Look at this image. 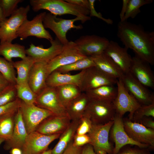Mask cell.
Here are the masks:
<instances>
[{
	"label": "cell",
	"mask_w": 154,
	"mask_h": 154,
	"mask_svg": "<svg viewBox=\"0 0 154 154\" xmlns=\"http://www.w3.org/2000/svg\"><path fill=\"white\" fill-rule=\"evenodd\" d=\"M117 35L124 47L132 50L135 55L154 65V31H146L141 25L125 21L118 23Z\"/></svg>",
	"instance_id": "1"
},
{
	"label": "cell",
	"mask_w": 154,
	"mask_h": 154,
	"mask_svg": "<svg viewBox=\"0 0 154 154\" xmlns=\"http://www.w3.org/2000/svg\"><path fill=\"white\" fill-rule=\"evenodd\" d=\"M30 4L33 10L37 12L41 9L48 11L56 16L65 14L75 15L81 19L84 23L91 18L90 10L62 0H30Z\"/></svg>",
	"instance_id": "2"
},
{
	"label": "cell",
	"mask_w": 154,
	"mask_h": 154,
	"mask_svg": "<svg viewBox=\"0 0 154 154\" xmlns=\"http://www.w3.org/2000/svg\"><path fill=\"white\" fill-rule=\"evenodd\" d=\"M113 120L104 124H92L87 134L96 154H113L114 146L110 141L109 133Z\"/></svg>",
	"instance_id": "3"
},
{
	"label": "cell",
	"mask_w": 154,
	"mask_h": 154,
	"mask_svg": "<svg viewBox=\"0 0 154 154\" xmlns=\"http://www.w3.org/2000/svg\"><path fill=\"white\" fill-rule=\"evenodd\" d=\"M30 10V6L18 8L0 27V43L12 42L17 37V33L26 19Z\"/></svg>",
	"instance_id": "4"
},
{
	"label": "cell",
	"mask_w": 154,
	"mask_h": 154,
	"mask_svg": "<svg viewBox=\"0 0 154 154\" xmlns=\"http://www.w3.org/2000/svg\"><path fill=\"white\" fill-rule=\"evenodd\" d=\"M77 21H81V19L77 17L72 19H65L58 17L57 16L50 13H46L43 22L45 28L51 30L59 41L64 45L69 41L66 37L69 30L72 29L78 30L83 28L81 25H76L74 24V22Z\"/></svg>",
	"instance_id": "5"
},
{
	"label": "cell",
	"mask_w": 154,
	"mask_h": 154,
	"mask_svg": "<svg viewBox=\"0 0 154 154\" xmlns=\"http://www.w3.org/2000/svg\"><path fill=\"white\" fill-rule=\"evenodd\" d=\"M116 85L117 95L112 102L116 114L123 117L125 113L128 112V118L131 121L134 112L141 105L127 90L121 79H117Z\"/></svg>",
	"instance_id": "6"
},
{
	"label": "cell",
	"mask_w": 154,
	"mask_h": 154,
	"mask_svg": "<svg viewBox=\"0 0 154 154\" xmlns=\"http://www.w3.org/2000/svg\"><path fill=\"white\" fill-rule=\"evenodd\" d=\"M85 113L93 124L101 125L113 121L116 112L112 102L91 99Z\"/></svg>",
	"instance_id": "7"
},
{
	"label": "cell",
	"mask_w": 154,
	"mask_h": 154,
	"mask_svg": "<svg viewBox=\"0 0 154 154\" xmlns=\"http://www.w3.org/2000/svg\"><path fill=\"white\" fill-rule=\"evenodd\" d=\"M19 108L28 134L35 131L45 119L54 115L48 110L34 104H26L21 100Z\"/></svg>",
	"instance_id": "8"
},
{
	"label": "cell",
	"mask_w": 154,
	"mask_h": 154,
	"mask_svg": "<svg viewBox=\"0 0 154 154\" xmlns=\"http://www.w3.org/2000/svg\"><path fill=\"white\" fill-rule=\"evenodd\" d=\"M46 13L41 12L31 20L27 19L24 21L17 31V37L23 40L29 36H34L38 38L46 39L49 41L53 40V37L46 29L43 24V19Z\"/></svg>",
	"instance_id": "9"
},
{
	"label": "cell",
	"mask_w": 154,
	"mask_h": 154,
	"mask_svg": "<svg viewBox=\"0 0 154 154\" xmlns=\"http://www.w3.org/2000/svg\"><path fill=\"white\" fill-rule=\"evenodd\" d=\"M113 120L109 133V139L114 143L113 154H117L121 148L127 145H136L151 151L148 145L137 142L129 137L124 128L123 117L115 114Z\"/></svg>",
	"instance_id": "10"
},
{
	"label": "cell",
	"mask_w": 154,
	"mask_h": 154,
	"mask_svg": "<svg viewBox=\"0 0 154 154\" xmlns=\"http://www.w3.org/2000/svg\"><path fill=\"white\" fill-rule=\"evenodd\" d=\"M117 80L94 66L85 70L79 88L82 92H85L104 85H114Z\"/></svg>",
	"instance_id": "11"
},
{
	"label": "cell",
	"mask_w": 154,
	"mask_h": 154,
	"mask_svg": "<svg viewBox=\"0 0 154 154\" xmlns=\"http://www.w3.org/2000/svg\"><path fill=\"white\" fill-rule=\"evenodd\" d=\"M35 104L50 111L54 115L68 116L59 100L56 87L46 86L37 95Z\"/></svg>",
	"instance_id": "12"
},
{
	"label": "cell",
	"mask_w": 154,
	"mask_h": 154,
	"mask_svg": "<svg viewBox=\"0 0 154 154\" xmlns=\"http://www.w3.org/2000/svg\"><path fill=\"white\" fill-rule=\"evenodd\" d=\"M61 134L47 135L36 131L28 134L22 148V154H39L47 150L49 145Z\"/></svg>",
	"instance_id": "13"
},
{
	"label": "cell",
	"mask_w": 154,
	"mask_h": 154,
	"mask_svg": "<svg viewBox=\"0 0 154 154\" xmlns=\"http://www.w3.org/2000/svg\"><path fill=\"white\" fill-rule=\"evenodd\" d=\"M124 87L141 105L154 103V95L148 88L138 82L129 72L121 79Z\"/></svg>",
	"instance_id": "14"
},
{
	"label": "cell",
	"mask_w": 154,
	"mask_h": 154,
	"mask_svg": "<svg viewBox=\"0 0 154 154\" xmlns=\"http://www.w3.org/2000/svg\"><path fill=\"white\" fill-rule=\"evenodd\" d=\"M109 41L105 37L91 35L81 36L74 42L82 55L92 56L103 53Z\"/></svg>",
	"instance_id": "15"
},
{
	"label": "cell",
	"mask_w": 154,
	"mask_h": 154,
	"mask_svg": "<svg viewBox=\"0 0 154 154\" xmlns=\"http://www.w3.org/2000/svg\"><path fill=\"white\" fill-rule=\"evenodd\" d=\"M86 57L80 52L74 42L69 41L63 45L60 53L47 64L48 75L60 67L71 64Z\"/></svg>",
	"instance_id": "16"
},
{
	"label": "cell",
	"mask_w": 154,
	"mask_h": 154,
	"mask_svg": "<svg viewBox=\"0 0 154 154\" xmlns=\"http://www.w3.org/2000/svg\"><path fill=\"white\" fill-rule=\"evenodd\" d=\"M125 131L134 141L148 145L151 150L154 149V129L147 128L141 123L123 117Z\"/></svg>",
	"instance_id": "17"
},
{
	"label": "cell",
	"mask_w": 154,
	"mask_h": 154,
	"mask_svg": "<svg viewBox=\"0 0 154 154\" xmlns=\"http://www.w3.org/2000/svg\"><path fill=\"white\" fill-rule=\"evenodd\" d=\"M50 42L51 46L47 48H44L42 45L36 46L31 43L29 48L26 49L27 55L33 58L35 62L47 64L60 53L63 46L56 37Z\"/></svg>",
	"instance_id": "18"
},
{
	"label": "cell",
	"mask_w": 154,
	"mask_h": 154,
	"mask_svg": "<svg viewBox=\"0 0 154 154\" xmlns=\"http://www.w3.org/2000/svg\"><path fill=\"white\" fill-rule=\"evenodd\" d=\"M150 64L135 55L129 72L139 83L147 88L154 89V75Z\"/></svg>",
	"instance_id": "19"
},
{
	"label": "cell",
	"mask_w": 154,
	"mask_h": 154,
	"mask_svg": "<svg viewBox=\"0 0 154 154\" xmlns=\"http://www.w3.org/2000/svg\"><path fill=\"white\" fill-rule=\"evenodd\" d=\"M128 49L122 47L115 41L110 40L104 52L109 56L125 74L129 72L132 57L128 52Z\"/></svg>",
	"instance_id": "20"
},
{
	"label": "cell",
	"mask_w": 154,
	"mask_h": 154,
	"mask_svg": "<svg viewBox=\"0 0 154 154\" xmlns=\"http://www.w3.org/2000/svg\"><path fill=\"white\" fill-rule=\"evenodd\" d=\"M71 121L68 116L54 115L43 121L35 131L47 135L61 134L68 127Z\"/></svg>",
	"instance_id": "21"
},
{
	"label": "cell",
	"mask_w": 154,
	"mask_h": 154,
	"mask_svg": "<svg viewBox=\"0 0 154 154\" xmlns=\"http://www.w3.org/2000/svg\"><path fill=\"white\" fill-rule=\"evenodd\" d=\"M47 63L35 62L30 72L28 84L33 92L37 95L47 86L46 81L48 75Z\"/></svg>",
	"instance_id": "22"
},
{
	"label": "cell",
	"mask_w": 154,
	"mask_h": 154,
	"mask_svg": "<svg viewBox=\"0 0 154 154\" xmlns=\"http://www.w3.org/2000/svg\"><path fill=\"white\" fill-rule=\"evenodd\" d=\"M28 134L19 108L15 115L14 126L11 137L10 139L5 141L4 149L6 150L14 148L21 149Z\"/></svg>",
	"instance_id": "23"
},
{
	"label": "cell",
	"mask_w": 154,
	"mask_h": 154,
	"mask_svg": "<svg viewBox=\"0 0 154 154\" xmlns=\"http://www.w3.org/2000/svg\"><path fill=\"white\" fill-rule=\"evenodd\" d=\"M85 70L74 75L61 73L56 70L52 72L47 77V86L53 87L67 84H73L79 87Z\"/></svg>",
	"instance_id": "24"
},
{
	"label": "cell",
	"mask_w": 154,
	"mask_h": 154,
	"mask_svg": "<svg viewBox=\"0 0 154 154\" xmlns=\"http://www.w3.org/2000/svg\"><path fill=\"white\" fill-rule=\"evenodd\" d=\"M95 66L104 73L117 79H121L124 73L113 60L103 52L91 56Z\"/></svg>",
	"instance_id": "25"
},
{
	"label": "cell",
	"mask_w": 154,
	"mask_h": 154,
	"mask_svg": "<svg viewBox=\"0 0 154 154\" xmlns=\"http://www.w3.org/2000/svg\"><path fill=\"white\" fill-rule=\"evenodd\" d=\"M90 100L88 95L83 92L70 102L66 110L71 121L79 120L85 113Z\"/></svg>",
	"instance_id": "26"
},
{
	"label": "cell",
	"mask_w": 154,
	"mask_h": 154,
	"mask_svg": "<svg viewBox=\"0 0 154 154\" xmlns=\"http://www.w3.org/2000/svg\"><path fill=\"white\" fill-rule=\"evenodd\" d=\"M79 120L71 121L66 129L62 133L59 139L52 149V154H62L69 144L73 140Z\"/></svg>",
	"instance_id": "27"
},
{
	"label": "cell",
	"mask_w": 154,
	"mask_h": 154,
	"mask_svg": "<svg viewBox=\"0 0 154 154\" xmlns=\"http://www.w3.org/2000/svg\"><path fill=\"white\" fill-rule=\"evenodd\" d=\"M25 46L18 44L5 42L0 43V56H2L8 61L12 62L14 58L23 59L26 56Z\"/></svg>",
	"instance_id": "28"
},
{
	"label": "cell",
	"mask_w": 154,
	"mask_h": 154,
	"mask_svg": "<svg viewBox=\"0 0 154 154\" xmlns=\"http://www.w3.org/2000/svg\"><path fill=\"white\" fill-rule=\"evenodd\" d=\"M35 62V61L33 58L28 56L21 60L13 62V66L17 71L16 84L28 83L31 69Z\"/></svg>",
	"instance_id": "29"
},
{
	"label": "cell",
	"mask_w": 154,
	"mask_h": 154,
	"mask_svg": "<svg viewBox=\"0 0 154 154\" xmlns=\"http://www.w3.org/2000/svg\"><path fill=\"white\" fill-rule=\"evenodd\" d=\"M85 93L91 99L113 102L117 93V88L114 85H106L89 90Z\"/></svg>",
	"instance_id": "30"
},
{
	"label": "cell",
	"mask_w": 154,
	"mask_h": 154,
	"mask_svg": "<svg viewBox=\"0 0 154 154\" xmlns=\"http://www.w3.org/2000/svg\"><path fill=\"white\" fill-rule=\"evenodd\" d=\"M56 88L59 100L65 109L70 102L82 92L78 86L73 84L60 86Z\"/></svg>",
	"instance_id": "31"
},
{
	"label": "cell",
	"mask_w": 154,
	"mask_h": 154,
	"mask_svg": "<svg viewBox=\"0 0 154 154\" xmlns=\"http://www.w3.org/2000/svg\"><path fill=\"white\" fill-rule=\"evenodd\" d=\"M17 111L0 116V137L5 141L9 140L11 137Z\"/></svg>",
	"instance_id": "32"
},
{
	"label": "cell",
	"mask_w": 154,
	"mask_h": 154,
	"mask_svg": "<svg viewBox=\"0 0 154 154\" xmlns=\"http://www.w3.org/2000/svg\"><path fill=\"white\" fill-rule=\"evenodd\" d=\"M95 66L91 56H87L69 64L60 67L56 70L62 73H68L73 71L86 69Z\"/></svg>",
	"instance_id": "33"
},
{
	"label": "cell",
	"mask_w": 154,
	"mask_h": 154,
	"mask_svg": "<svg viewBox=\"0 0 154 154\" xmlns=\"http://www.w3.org/2000/svg\"><path fill=\"white\" fill-rule=\"evenodd\" d=\"M17 97L27 104H35L37 95L34 93L28 83L15 85Z\"/></svg>",
	"instance_id": "34"
},
{
	"label": "cell",
	"mask_w": 154,
	"mask_h": 154,
	"mask_svg": "<svg viewBox=\"0 0 154 154\" xmlns=\"http://www.w3.org/2000/svg\"><path fill=\"white\" fill-rule=\"evenodd\" d=\"M13 62L8 61L0 56V73L9 84L15 85L16 76Z\"/></svg>",
	"instance_id": "35"
},
{
	"label": "cell",
	"mask_w": 154,
	"mask_h": 154,
	"mask_svg": "<svg viewBox=\"0 0 154 154\" xmlns=\"http://www.w3.org/2000/svg\"><path fill=\"white\" fill-rule=\"evenodd\" d=\"M153 1V0H129L126 12L121 21H127L129 18H135L140 13L141 7L151 4Z\"/></svg>",
	"instance_id": "36"
},
{
	"label": "cell",
	"mask_w": 154,
	"mask_h": 154,
	"mask_svg": "<svg viewBox=\"0 0 154 154\" xmlns=\"http://www.w3.org/2000/svg\"><path fill=\"white\" fill-rule=\"evenodd\" d=\"M15 85L9 84L0 92V106L10 103L17 98Z\"/></svg>",
	"instance_id": "37"
},
{
	"label": "cell",
	"mask_w": 154,
	"mask_h": 154,
	"mask_svg": "<svg viewBox=\"0 0 154 154\" xmlns=\"http://www.w3.org/2000/svg\"><path fill=\"white\" fill-rule=\"evenodd\" d=\"M145 117L154 118V103L149 105L141 106L134 112L131 121L139 123L141 119Z\"/></svg>",
	"instance_id": "38"
},
{
	"label": "cell",
	"mask_w": 154,
	"mask_h": 154,
	"mask_svg": "<svg viewBox=\"0 0 154 154\" xmlns=\"http://www.w3.org/2000/svg\"><path fill=\"white\" fill-rule=\"evenodd\" d=\"M22 0H0V7L4 17H9L18 8V4Z\"/></svg>",
	"instance_id": "39"
},
{
	"label": "cell",
	"mask_w": 154,
	"mask_h": 154,
	"mask_svg": "<svg viewBox=\"0 0 154 154\" xmlns=\"http://www.w3.org/2000/svg\"><path fill=\"white\" fill-rule=\"evenodd\" d=\"M93 123L89 116L85 113L79 119L76 134L84 135L89 133Z\"/></svg>",
	"instance_id": "40"
},
{
	"label": "cell",
	"mask_w": 154,
	"mask_h": 154,
	"mask_svg": "<svg viewBox=\"0 0 154 154\" xmlns=\"http://www.w3.org/2000/svg\"><path fill=\"white\" fill-rule=\"evenodd\" d=\"M147 148L139 147L136 145H127L121 148L116 154H152Z\"/></svg>",
	"instance_id": "41"
},
{
	"label": "cell",
	"mask_w": 154,
	"mask_h": 154,
	"mask_svg": "<svg viewBox=\"0 0 154 154\" xmlns=\"http://www.w3.org/2000/svg\"><path fill=\"white\" fill-rule=\"evenodd\" d=\"M21 100L17 98L14 101L0 106V116L16 111L19 108Z\"/></svg>",
	"instance_id": "42"
},
{
	"label": "cell",
	"mask_w": 154,
	"mask_h": 154,
	"mask_svg": "<svg viewBox=\"0 0 154 154\" xmlns=\"http://www.w3.org/2000/svg\"><path fill=\"white\" fill-rule=\"evenodd\" d=\"M90 4V17H95L99 19L108 24H113V21L111 19H106L103 17L102 15L100 12H98L96 10L94 7L95 0H88Z\"/></svg>",
	"instance_id": "43"
},
{
	"label": "cell",
	"mask_w": 154,
	"mask_h": 154,
	"mask_svg": "<svg viewBox=\"0 0 154 154\" xmlns=\"http://www.w3.org/2000/svg\"><path fill=\"white\" fill-rule=\"evenodd\" d=\"M90 141V138L87 134L80 135L75 133L73 140V144L78 147H83L89 144Z\"/></svg>",
	"instance_id": "44"
},
{
	"label": "cell",
	"mask_w": 154,
	"mask_h": 154,
	"mask_svg": "<svg viewBox=\"0 0 154 154\" xmlns=\"http://www.w3.org/2000/svg\"><path fill=\"white\" fill-rule=\"evenodd\" d=\"M82 147L75 146L73 140L69 144L62 154H81Z\"/></svg>",
	"instance_id": "45"
},
{
	"label": "cell",
	"mask_w": 154,
	"mask_h": 154,
	"mask_svg": "<svg viewBox=\"0 0 154 154\" xmlns=\"http://www.w3.org/2000/svg\"><path fill=\"white\" fill-rule=\"evenodd\" d=\"M154 118L151 117H145L141 119L139 123L147 128L154 129Z\"/></svg>",
	"instance_id": "46"
},
{
	"label": "cell",
	"mask_w": 154,
	"mask_h": 154,
	"mask_svg": "<svg viewBox=\"0 0 154 154\" xmlns=\"http://www.w3.org/2000/svg\"><path fill=\"white\" fill-rule=\"evenodd\" d=\"M69 3L81 6L90 10V4L88 0H65Z\"/></svg>",
	"instance_id": "47"
},
{
	"label": "cell",
	"mask_w": 154,
	"mask_h": 154,
	"mask_svg": "<svg viewBox=\"0 0 154 154\" xmlns=\"http://www.w3.org/2000/svg\"><path fill=\"white\" fill-rule=\"evenodd\" d=\"M81 154H96L92 146L90 144H88L83 146Z\"/></svg>",
	"instance_id": "48"
},
{
	"label": "cell",
	"mask_w": 154,
	"mask_h": 154,
	"mask_svg": "<svg viewBox=\"0 0 154 154\" xmlns=\"http://www.w3.org/2000/svg\"><path fill=\"white\" fill-rule=\"evenodd\" d=\"M129 0H122V6L119 14L120 21L122 20L126 12Z\"/></svg>",
	"instance_id": "49"
},
{
	"label": "cell",
	"mask_w": 154,
	"mask_h": 154,
	"mask_svg": "<svg viewBox=\"0 0 154 154\" xmlns=\"http://www.w3.org/2000/svg\"><path fill=\"white\" fill-rule=\"evenodd\" d=\"M9 83L0 73V92L7 86Z\"/></svg>",
	"instance_id": "50"
},
{
	"label": "cell",
	"mask_w": 154,
	"mask_h": 154,
	"mask_svg": "<svg viewBox=\"0 0 154 154\" xmlns=\"http://www.w3.org/2000/svg\"><path fill=\"white\" fill-rule=\"evenodd\" d=\"M9 152L10 154H22L21 149L18 148L11 149Z\"/></svg>",
	"instance_id": "51"
},
{
	"label": "cell",
	"mask_w": 154,
	"mask_h": 154,
	"mask_svg": "<svg viewBox=\"0 0 154 154\" xmlns=\"http://www.w3.org/2000/svg\"><path fill=\"white\" fill-rule=\"evenodd\" d=\"M7 19L4 17L0 7V27Z\"/></svg>",
	"instance_id": "52"
},
{
	"label": "cell",
	"mask_w": 154,
	"mask_h": 154,
	"mask_svg": "<svg viewBox=\"0 0 154 154\" xmlns=\"http://www.w3.org/2000/svg\"><path fill=\"white\" fill-rule=\"evenodd\" d=\"M39 154H52V149L47 150L43 153Z\"/></svg>",
	"instance_id": "53"
},
{
	"label": "cell",
	"mask_w": 154,
	"mask_h": 154,
	"mask_svg": "<svg viewBox=\"0 0 154 154\" xmlns=\"http://www.w3.org/2000/svg\"><path fill=\"white\" fill-rule=\"evenodd\" d=\"M4 141H5V140L0 137V145L3 143Z\"/></svg>",
	"instance_id": "54"
},
{
	"label": "cell",
	"mask_w": 154,
	"mask_h": 154,
	"mask_svg": "<svg viewBox=\"0 0 154 154\" xmlns=\"http://www.w3.org/2000/svg\"></svg>",
	"instance_id": "55"
}]
</instances>
